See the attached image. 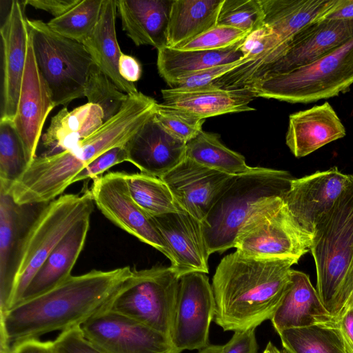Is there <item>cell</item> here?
Wrapping results in <instances>:
<instances>
[{
	"instance_id": "obj_10",
	"label": "cell",
	"mask_w": 353,
	"mask_h": 353,
	"mask_svg": "<svg viewBox=\"0 0 353 353\" xmlns=\"http://www.w3.org/2000/svg\"><path fill=\"white\" fill-rule=\"evenodd\" d=\"M313 234L305 230L278 198L254 214L240 231L236 252L256 259H293L310 250Z\"/></svg>"
},
{
	"instance_id": "obj_5",
	"label": "cell",
	"mask_w": 353,
	"mask_h": 353,
	"mask_svg": "<svg viewBox=\"0 0 353 353\" xmlns=\"http://www.w3.org/2000/svg\"><path fill=\"white\" fill-rule=\"evenodd\" d=\"M310 251L318 294L329 313L339 319L346 309L353 274V176L331 210L316 225Z\"/></svg>"
},
{
	"instance_id": "obj_46",
	"label": "cell",
	"mask_w": 353,
	"mask_h": 353,
	"mask_svg": "<svg viewBox=\"0 0 353 353\" xmlns=\"http://www.w3.org/2000/svg\"><path fill=\"white\" fill-rule=\"evenodd\" d=\"M119 71L124 80L134 83L141 78L142 68L136 58L122 52L119 61Z\"/></svg>"
},
{
	"instance_id": "obj_38",
	"label": "cell",
	"mask_w": 353,
	"mask_h": 353,
	"mask_svg": "<svg viewBox=\"0 0 353 353\" xmlns=\"http://www.w3.org/2000/svg\"><path fill=\"white\" fill-rule=\"evenodd\" d=\"M251 32L264 25L260 0H223L217 24Z\"/></svg>"
},
{
	"instance_id": "obj_28",
	"label": "cell",
	"mask_w": 353,
	"mask_h": 353,
	"mask_svg": "<svg viewBox=\"0 0 353 353\" xmlns=\"http://www.w3.org/2000/svg\"><path fill=\"white\" fill-rule=\"evenodd\" d=\"M115 0H103L98 23L92 34L82 43L95 63L115 85L127 94L139 92L135 85L124 80L119 71L122 52L116 33L117 14Z\"/></svg>"
},
{
	"instance_id": "obj_2",
	"label": "cell",
	"mask_w": 353,
	"mask_h": 353,
	"mask_svg": "<svg viewBox=\"0 0 353 353\" xmlns=\"http://www.w3.org/2000/svg\"><path fill=\"white\" fill-rule=\"evenodd\" d=\"M157 101L128 94L120 111L73 148L36 157L8 192L19 205L46 203L62 195L74 177L105 152L124 145L154 114Z\"/></svg>"
},
{
	"instance_id": "obj_29",
	"label": "cell",
	"mask_w": 353,
	"mask_h": 353,
	"mask_svg": "<svg viewBox=\"0 0 353 353\" xmlns=\"http://www.w3.org/2000/svg\"><path fill=\"white\" fill-rule=\"evenodd\" d=\"M104 123L103 110L91 103H85L71 111L66 107L54 116L42 136L46 149L43 154H53L76 146L100 128Z\"/></svg>"
},
{
	"instance_id": "obj_23",
	"label": "cell",
	"mask_w": 353,
	"mask_h": 353,
	"mask_svg": "<svg viewBox=\"0 0 353 353\" xmlns=\"http://www.w3.org/2000/svg\"><path fill=\"white\" fill-rule=\"evenodd\" d=\"M163 104L206 119L228 113L255 110L249 103L255 98L248 87L222 88L214 85L196 90H161Z\"/></svg>"
},
{
	"instance_id": "obj_8",
	"label": "cell",
	"mask_w": 353,
	"mask_h": 353,
	"mask_svg": "<svg viewBox=\"0 0 353 353\" xmlns=\"http://www.w3.org/2000/svg\"><path fill=\"white\" fill-rule=\"evenodd\" d=\"M36 61L55 106L84 97L94 63L85 46L53 31L41 20L26 19Z\"/></svg>"
},
{
	"instance_id": "obj_41",
	"label": "cell",
	"mask_w": 353,
	"mask_h": 353,
	"mask_svg": "<svg viewBox=\"0 0 353 353\" xmlns=\"http://www.w3.org/2000/svg\"><path fill=\"white\" fill-rule=\"evenodd\" d=\"M250 60L249 57H244L232 63L212 67L179 79L170 87L174 89L191 90L210 86L218 79Z\"/></svg>"
},
{
	"instance_id": "obj_49",
	"label": "cell",
	"mask_w": 353,
	"mask_h": 353,
	"mask_svg": "<svg viewBox=\"0 0 353 353\" xmlns=\"http://www.w3.org/2000/svg\"><path fill=\"white\" fill-rule=\"evenodd\" d=\"M323 19H353V0H337L334 8Z\"/></svg>"
},
{
	"instance_id": "obj_27",
	"label": "cell",
	"mask_w": 353,
	"mask_h": 353,
	"mask_svg": "<svg viewBox=\"0 0 353 353\" xmlns=\"http://www.w3.org/2000/svg\"><path fill=\"white\" fill-rule=\"evenodd\" d=\"M264 24L284 45L310 23L323 19L337 0H260Z\"/></svg>"
},
{
	"instance_id": "obj_36",
	"label": "cell",
	"mask_w": 353,
	"mask_h": 353,
	"mask_svg": "<svg viewBox=\"0 0 353 353\" xmlns=\"http://www.w3.org/2000/svg\"><path fill=\"white\" fill-rule=\"evenodd\" d=\"M28 167L12 121L0 120V188L8 192Z\"/></svg>"
},
{
	"instance_id": "obj_51",
	"label": "cell",
	"mask_w": 353,
	"mask_h": 353,
	"mask_svg": "<svg viewBox=\"0 0 353 353\" xmlns=\"http://www.w3.org/2000/svg\"><path fill=\"white\" fill-rule=\"evenodd\" d=\"M263 353H286L279 350L272 342H268Z\"/></svg>"
},
{
	"instance_id": "obj_35",
	"label": "cell",
	"mask_w": 353,
	"mask_h": 353,
	"mask_svg": "<svg viewBox=\"0 0 353 353\" xmlns=\"http://www.w3.org/2000/svg\"><path fill=\"white\" fill-rule=\"evenodd\" d=\"M103 0H80L61 16L47 24L59 34L83 43L93 32L100 17Z\"/></svg>"
},
{
	"instance_id": "obj_37",
	"label": "cell",
	"mask_w": 353,
	"mask_h": 353,
	"mask_svg": "<svg viewBox=\"0 0 353 353\" xmlns=\"http://www.w3.org/2000/svg\"><path fill=\"white\" fill-rule=\"evenodd\" d=\"M84 97H87L88 103L101 108L105 122L120 111L128 94L121 91L110 78L93 63L85 85Z\"/></svg>"
},
{
	"instance_id": "obj_6",
	"label": "cell",
	"mask_w": 353,
	"mask_h": 353,
	"mask_svg": "<svg viewBox=\"0 0 353 353\" xmlns=\"http://www.w3.org/2000/svg\"><path fill=\"white\" fill-rule=\"evenodd\" d=\"M90 190L65 194L43 205L26 231L15 265L11 307L21 299L50 253L77 223L94 211Z\"/></svg>"
},
{
	"instance_id": "obj_42",
	"label": "cell",
	"mask_w": 353,
	"mask_h": 353,
	"mask_svg": "<svg viewBox=\"0 0 353 353\" xmlns=\"http://www.w3.org/2000/svg\"><path fill=\"white\" fill-rule=\"evenodd\" d=\"M128 161L124 145L113 148L92 161L73 179L72 184L86 179H94L112 166Z\"/></svg>"
},
{
	"instance_id": "obj_9",
	"label": "cell",
	"mask_w": 353,
	"mask_h": 353,
	"mask_svg": "<svg viewBox=\"0 0 353 353\" xmlns=\"http://www.w3.org/2000/svg\"><path fill=\"white\" fill-rule=\"evenodd\" d=\"M179 280L171 266L133 268L103 310L133 319L170 337Z\"/></svg>"
},
{
	"instance_id": "obj_33",
	"label": "cell",
	"mask_w": 353,
	"mask_h": 353,
	"mask_svg": "<svg viewBox=\"0 0 353 353\" xmlns=\"http://www.w3.org/2000/svg\"><path fill=\"white\" fill-rule=\"evenodd\" d=\"M185 157L212 170L229 175L249 172L245 157L225 146L216 133L202 130L186 143Z\"/></svg>"
},
{
	"instance_id": "obj_15",
	"label": "cell",
	"mask_w": 353,
	"mask_h": 353,
	"mask_svg": "<svg viewBox=\"0 0 353 353\" xmlns=\"http://www.w3.org/2000/svg\"><path fill=\"white\" fill-rule=\"evenodd\" d=\"M352 176L333 167L294 179L284 199L285 204L299 223L313 234L317 223L335 205Z\"/></svg>"
},
{
	"instance_id": "obj_24",
	"label": "cell",
	"mask_w": 353,
	"mask_h": 353,
	"mask_svg": "<svg viewBox=\"0 0 353 353\" xmlns=\"http://www.w3.org/2000/svg\"><path fill=\"white\" fill-rule=\"evenodd\" d=\"M270 321L279 332L288 328L333 323L338 319L326 310L310 277L292 270L291 282Z\"/></svg>"
},
{
	"instance_id": "obj_20",
	"label": "cell",
	"mask_w": 353,
	"mask_h": 353,
	"mask_svg": "<svg viewBox=\"0 0 353 353\" xmlns=\"http://www.w3.org/2000/svg\"><path fill=\"white\" fill-rule=\"evenodd\" d=\"M124 148L128 162L141 172L159 178L186 157V142L164 128L154 114L126 142Z\"/></svg>"
},
{
	"instance_id": "obj_43",
	"label": "cell",
	"mask_w": 353,
	"mask_h": 353,
	"mask_svg": "<svg viewBox=\"0 0 353 353\" xmlns=\"http://www.w3.org/2000/svg\"><path fill=\"white\" fill-rule=\"evenodd\" d=\"M53 343L56 353H101L85 339L79 326L62 331Z\"/></svg>"
},
{
	"instance_id": "obj_12",
	"label": "cell",
	"mask_w": 353,
	"mask_h": 353,
	"mask_svg": "<svg viewBox=\"0 0 353 353\" xmlns=\"http://www.w3.org/2000/svg\"><path fill=\"white\" fill-rule=\"evenodd\" d=\"M101 353H181L169 336L123 314L103 310L80 326Z\"/></svg>"
},
{
	"instance_id": "obj_31",
	"label": "cell",
	"mask_w": 353,
	"mask_h": 353,
	"mask_svg": "<svg viewBox=\"0 0 353 353\" xmlns=\"http://www.w3.org/2000/svg\"><path fill=\"white\" fill-rule=\"evenodd\" d=\"M223 0H173L166 46L175 48L217 24Z\"/></svg>"
},
{
	"instance_id": "obj_30",
	"label": "cell",
	"mask_w": 353,
	"mask_h": 353,
	"mask_svg": "<svg viewBox=\"0 0 353 353\" xmlns=\"http://www.w3.org/2000/svg\"><path fill=\"white\" fill-rule=\"evenodd\" d=\"M242 41L219 50H185L163 47L158 50L157 53L159 74L170 86L178 79L195 72L236 61L244 58L239 49Z\"/></svg>"
},
{
	"instance_id": "obj_7",
	"label": "cell",
	"mask_w": 353,
	"mask_h": 353,
	"mask_svg": "<svg viewBox=\"0 0 353 353\" xmlns=\"http://www.w3.org/2000/svg\"><path fill=\"white\" fill-rule=\"evenodd\" d=\"M352 84L353 38L307 65L263 76L246 87L255 97L307 103L337 96Z\"/></svg>"
},
{
	"instance_id": "obj_32",
	"label": "cell",
	"mask_w": 353,
	"mask_h": 353,
	"mask_svg": "<svg viewBox=\"0 0 353 353\" xmlns=\"http://www.w3.org/2000/svg\"><path fill=\"white\" fill-rule=\"evenodd\" d=\"M277 333L286 353H350L338 321L284 329Z\"/></svg>"
},
{
	"instance_id": "obj_22",
	"label": "cell",
	"mask_w": 353,
	"mask_h": 353,
	"mask_svg": "<svg viewBox=\"0 0 353 353\" xmlns=\"http://www.w3.org/2000/svg\"><path fill=\"white\" fill-rule=\"evenodd\" d=\"M345 134L341 119L326 101L290 114L285 142L294 156L300 158Z\"/></svg>"
},
{
	"instance_id": "obj_11",
	"label": "cell",
	"mask_w": 353,
	"mask_h": 353,
	"mask_svg": "<svg viewBox=\"0 0 353 353\" xmlns=\"http://www.w3.org/2000/svg\"><path fill=\"white\" fill-rule=\"evenodd\" d=\"M215 307L212 288L205 273L194 272L181 276L170 334L173 345L181 352L208 345Z\"/></svg>"
},
{
	"instance_id": "obj_16",
	"label": "cell",
	"mask_w": 353,
	"mask_h": 353,
	"mask_svg": "<svg viewBox=\"0 0 353 353\" xmlns=\"http://www.w3.org/2000/svg\"><path fill=\"white\" fill-rule=\"evenodd\" d=\"M352 38L353 19H322L314 21L299 31L292 39L285 53L263 68L255 80L268 74L283 73L307 65Z\"/></svg>"
},
{
	"instance_id": "obj_40",
	"label": "cell",
	"mask_w": 353,
	"mask_h": 353,
	"mask_svg": "<svg viewBox=\"0 0 353 353\" xmlns=\"http://www.w3.org/2000/svg\"><path fill=\"white\" fill-rule=\"evenodd\" d=\"M250 33L231 26L216 25L175 48L185 50L227 49L240 43Z\"/></svg>"
},
{
	"instance_id": "obj_18",
	"label": "cell",
	"mask_w": 353,
	"mask_h": 353,
	"mask_svg": "<svg viewBox=\"0 0 353 353\" xmlns=\"http://www.w3.org/2000/svg\"><path fill=\"white\" fill-rule=\"evenodd\" d=\"M23 7L19 1L11 2L0 31L3 48L1 119L12 121L17 110L29 39Z\"/></svg>"
},
{
	"instance_id": "obj_34",
	"label": "cell",
	"mask_w": 353,
	"mask_h": 353,
	"mask_svg": "<svg viewBox=\"0 0 353 353\" xmlns=\"http://www.w3.org/2000/svg\"><path fill=\"white\" fill-rule=\"evenodd\" d=\"M125 179L132 199L150 216L183 211L161 178L125 172Z\"/></svg>"
},
{
	"instance_id": "obj_19",
	"label": "cell",
	"mask_w": 353,
	"mask_h": 353,
	"mask_svg": "<svg viewBox=\"0 0 353 353\" xmlns=\"http://www.w3.org/2000/svg\"><path fill=\"white\" fill-rule=\"evenodd\" d=\"M173 257L171 267L181 276L208 273L209 254L201 221L185 211L150 216Z\"/></svg>"
},
{
	"instance_id": "obj_17",
	"label": "cell",
	"mask_w": 353,
	"mask_h": 353,
	"mask_svg": "<svg viewBox=\"0 0 353 353\" xmlns=\"http://www.w3.org/2000/svg\"><path fill=\"white\" fill-rule=\"evenodd\" d=\"M233 176L185 157L161 179L170 188L179 207L202 221Z\"/></svg>"
},
{
	"instance_id": "obj_4",
	"label": "cell",
	"mask_w": 353,
	"mask_h": 353,
	"mask_svg": "<svg viewBox=\"0 0 353 353\" xmlns=\"http://www.w3.org/2000/svg\"><path fill=\"white\" fill-rule=\"evenodd\" d=\"M294 179L287 171L261 167L234 176L201 221L209 254L234 248L245 224L276 199H285Z\"/></svg>"
},
{
	"instance_id": "obj_26",
	"label": "cell",
	"mask_w": 353,
	"mask_h": 353,
	"mask_svg": "<svg viewBox=\"0 0 353 353\" xmlns=\"http://www.w3.org/2000/svg\"><path fill=\"white\" fill-rule=\"evenodd\" d=\"M90 220V217L81 220L67 233L34 276L19 303L52 289L72 275L85 243Z\"/></svg>"
},
{
	"instance_id": "obj_53",
	"label": "cell",
	"mask_w": 353,
	"mask_h": 353,
	"mask_svg": "<svg viewBox=\"0 0 353 353\" xmlns=\"http://www.w3.org/2000/svg\"><path fill=\"white\" fill-rule=\"evenodd\" d=\"M0 353H12L10 347H0Z\"/></svg>"
},
{
	"instance_id": "obj_50",
	"label": "cell",
	"mask_w": 353,
	"mask_h": 353,
	"mask_svg": "<svg viewBox=\"0 0 353 353\" xmlns=\"http://www.w3.org/2000/svg\"><path fill=\"white\" fill-rule=\"evenodd\" d=\"M223 345H210L199 350L197 353H222Z\"/></svg>"
},
{
	"instance_id": "obj_14",
	"label": "cell",
	"mask_w": 353,
	"mask_h": 353,
	"mask_svg": "<svg viewBox=\"0 0 353 353\" xmlns=\"http://www.w3.org/2000/svg\"><path fill=\"white\" fill-rule=\"evenodd\" d=\"M54 107L50 92L39 70L29 36L19 103L12 121L23 148L28 167L36 158L43 125Z\"/></svg>"
},
{
	"instance_id": "obj_52",
	"label": "cell",
	"mask_w": 353,
	"mask_h": 353,
	"mask_svg": "<svg viewBox=\"0 0 353 353\" xmlns=\"http://www.w3.org/2000/svg\"><path fill=\"white\" fill-rule=\"evenodd\" d=\"M353 307V274L351 279L349 291H348V301L346 305V309L347 307ZM345 309V310H346Z\"/></svg>"
},
{
	"instance_id": "obj_47",
	"label": "cell",
	"mask_w": 353,
	"mask_h": 353,
	"mask_svg": "<svg viewBox=\"0 0 353 353\" xmlns=\"http://www.w3.org/2000/svg\"><path fill=\"white\" fill-rule=\"evenodd\" d=\"M12 353H56L53 341L32 339L10 347Z\"/></svg>"
},
{
	"instance_id": "obj_45",
	"label": "cell",
	"mask_w": 353,
	"mask_h": 353,
	"mask_svg": "<svg viewBox=\"0 0 353 353\" xmlns=\"http://www.w3.org/2000/svg\"><path fill=\"white\" fill-rule=\"evenodd\" d=\"M80 0H26L24 6L28 4L37 9L43 10L51 14L54 18L59 17L74 6Z\"/></svg>"
},
{
	"instance_id": "obj_13",
	"label": "cell",
	"mask_w": 353,
	"mask_h": 353,
	"mask_svg": "<svg viewBox=\"0 0 353 353\" xmlns=\"http://www.w3.org/2000/svg\"><path fill=\"white\" fill-rule=\"evenodd\" d=\"M90 192L94 204L107 219L174 263L173 255L151 217L132 199L125 172H111L93 179Z\"/></svg>"
},
{
	"instance_id": "obj_39",
	"label": "cell",
	"mask_w": 353,
	"mask_h": 353,
	"mask_svg": "<svg viewBox=\"0 0 353 353\" xmlns=\"http://www.w3.org/2000/svg\"><path fill=\"white\" fill-rule=\"evenodd\" d=\"M154 117L170 133L186 143L203 130L205 121L203 119L163 103H157Z\"/></svg>"
},
{
	"instance_id": "obj_21",
	"label": "cell",
	"mask_w": 353,
	"mask_h": 353,
	"mask_svg": "<svg viewBox=\"0 0 353 353\" xmlns=\"http://www.w3.org/2000/svg\"><path fill=\"white\" fill-rule=\"evenodd\" d=\"M44 204L19 205L0 188V316L11 307L14 265L21 239Z\"/></svg>"
},
{
	"instance_id": "obj_3",
	"label": "cell",
	"mask_w": 353,
	"mask_h": 353,
	"mask_svg": "<svg viewBox=\"0 0 353 353\" xmlns=\"http://www.w3.org/2000/svg\"><path fill=\"white\" fill-rule=\"evenodd\" d=\"M293 259H256L234 252L212 279L214 322L225 331L256 327L271 319L291 282Z\"/></svg>"
},
{
	"instance_id": "obj_44",
	"label": "cell",
	"mask_w": 353,
	"mask_h": 353,
	"mask_svg": "<svg viewBox=\"0 0 353 353\" xmlns=\"http://www.w3.org/2000/svg\"><path fill=\"white\" fill-rule=\"evenodd\" d=\"M256 328L234 331L229 341L223 345L222 353H257Z\"/></svg>"
},
{
	"instance_id": "obj_48",
	"label": "cell",
	"mask_w": 353,
	"mask_h": 353,
	"mask_svg": "<svg viewBox=\"0 0 353 353\" xmlns=\"http://www.w3.org/2000/svg\"><path fill=\"white\" fill-rule=\"evenodd\" d=\"M339 326L350 353H353V307H350L342 314L338 320Z\"/></svg>"
},
{
	"instance_id": "obj_25",
	"label": "cell",
	"mask_w": 353,
	"mask_h": 353,
	"mask_svg": "<svg viewBox=\"0 0 353 353\" xmlns=\"http://www.w3.org/2000/svg\"><path fill=\"white\" fill-rule=\"evenodd\" d=\"M172 1H116L122 28L136 46L149 45L157 50L166 46Z\"/></svg>"
},
{
	"instance_id": "obj_1",
	"label": "cell",
	"mask_w": 353,
	"mask_h": 353,
	"mask_svg": "<svg viewBox=\"0 0 353 353\" xmlns=\"http://www.w3.org/2000/svg\"><path fill=\"white\" fill-rule=\"evenodd\" d=\"M132 272L130 266L71 275L52 289L0 316V347L80 326L102 312Z\"/></svg>"
}]
</instances>
